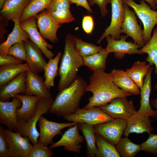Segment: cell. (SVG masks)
Returning a JSON list of instances; mask_svg holds the SVG:
<instances>
[{"instance_id": "cell-1", "label": "cell", "mask_w": 157, "mask_h": 157, "mask_svg": "<svg viewBox=\"0 0 157 157\" xmlns=\"http://www.w3.org/2000/svg\"><path fill=\"white\" fill-rule=\"evenodd\" d=\"M89 80L85 91L91 92L92 95L88 99L89 102L83 108L104 106L115 98L131 95L117 87L113 82L111 74L103 69L93 71Z\"/></svg>"}, {"instance_id": "cell-2", "label": "cell", "mask_w": 157, "mask_h": 157, "mask_svg": "<svg viewBox=\"0 0 157 157\" xmlns=\"http://www.w3.org/2000/svg\"><path fill=\"white\" fill-rule=\"evenodd\" d=\"M77 37L68 34L65 39V46L58 74L60 77L58 89L59 92L67 88L75 80L78 69L83 65V59L75 45Z\"/></svg>"}, {"instance_id": "cell-3", "label": "cell", "mask_w": 157, "mask_h": 157, "mask_svg": "<svg viewBox=\"0 0 157 157\" xmlns=\"http://www.w3.org/2000/svg\"><path fill=\"white\" fill-rule=\"evenodd\" d=\"M82 77L78 76L70 86L58 94L49 112L58 117H64L74 113L79 108L80 101L87 85Z\"/></svg>"}, {"instance_id": "cell-4", "label": "cell", "mask_w": 157, "mask_h": 157, "mask_svg": "<svg viewBox=\"0 0 157 157\" xmlns=\"http://www.w3.org/2000/svg\"><path fill=\"white\" fill-rule=\"evenodd\" d=\"M54 100L52 97H40L37 104L36 110L34 115L27 121H18V128L16 132L23 136L28 137L33 145L38 142L40 135L36 128L37 122L42 115L47 114Z\"/></svg>"}, {"instance_id": "cell-5", "label": "cell", "mask_w": 157, "mask_h": 157, "mask_svg": "<svg viewBox=\"0 0 157 157\" xmlns=\"http://www.w3.org/2000/svg\"><path fill=\"white\" fill-rule=\"evenodd\" d=\"M134 10L143 26V37L144 44L151 37L152 30L157 24V11L152 10L144 0H140L139 4L133 0H122Z\"/></svg>"}, {"instance_id": "cell-6", "label": "cell", "mask_w": 157, "mask_h": 157, "mask_svg": "<svg viewBox=\"0 0 157 157\" xmlns=\"http://www.w3.org/2000/svg\"><path fill=\"white\" fill-rule=\"evenodd\" d=\"M63 118L70 122L84 123L92 126L107 122L114 119L98 106L88 109L79 108L73 114L64 117Z\"/></svg>"}, {"instance_id": "cell-7", "label": "cell", "mask_w": 157, "mask_h": 157, "mask_svg": "<svg viewBox=\"0 0 157 157\" xmlns=\"http://www.w3.org/2000/svg\"><path fill=\"white\" fill-rule=\"evenodd\" d=\"M127 124L126 120L114 119L110 121L93 126L98 134L115 146L122 138Z\"/></svg>"}, {"instance_id": "cell-8", "label": "cell", "mask_w": 157, "mask_h": 157, "mask_svg": "<svg viewBox=\"0 0 157 157\" xmlns=\"http://www.w3.org/2000/svg\"><path fill=\"white\" fill-rule=\"evenodd\" d=\"M110 3L112 12L110 23L98 40V44L109 35L116 40L120 38L121 25L125 18L123 2L122 0H111Z\"/></svg>"}, {"instance_id": "cell-9", "label": "cell", "mask_w": 157, "mask_h": 157, "mask_svg": "<svg viewBox=\"0 0 157 157\" xmlns=\"http://www.w3.org/2000/svg\"><path fill=\"white\" fill-rule=\"evenodd\" d=\"M108 104L99 107L106 113L114 119L127 120L136 111L132 100L126 97L113 99Z\"/></svg>"}, {"instance_id": "cell-10", "label": "cell", "mask_w": 157, "mask_h": 157, "mask_svg": "<svg viewBox=\"0 0 157 157\" xmlns=\"http://www.w3.org/2000/svg\"><path fill=\"white\" fill-rule=\"evenodd\" d=\"M5 131L9 157H28L33 147L28 137L8 129H5Z\"/></svg>"}, {"instance_id": "cell-11", "label": "cell", "mask_w": 157, "mask_h": 157, "mask_svg": "<svg viewBox=\"0 0 157 157\" xmlns=\"http://www.w3.org/2000/svg\"><path fill=\"white\" fill-rule=\"evenodd\" d=\"M40 128V135L38 142L47 147L52 144V140L56 135L60 134L61 130L78 124L75 122L60 123L54 122L47 119L42 115L38 121Z\"/></svg>"}, {"instance_id": "cell-12", "label": "cell", "mask_w": 157, "mask_h": 157, "mask_svg": "<svg viewBox=\"0 0 157 157\" xmlns=\"http://www.w3.org/2000/svg\"><path fill=\"white\" fill-rule=\"evenodd\" d=\"M128 37L126 35H122L120 36L119 40H116L110 35L107 36L105 38L107 42L105 48L107 52L108 53L114 52L115 57L119 59L123 58L126 54H144L138 49L140 47L135 43H133L131 41H126Z\"/></svg>"}, {"instance_id": "cell-13", "label": "cell", "mask_w": 157, "mask_h": 157, "mask_svg": "<svg viewBox=\"0 0 157 157\" xmlns=\"http://www.w3.org/2000/svg\"><path fill=\"white\" fill-rule=\"evenodd\" d=\"M125 13V18L122 24L121 33L126 34L131 37L134 43L141 47L144 45L143 40V30L138 23L135 13L130 10L129 6L123 2Z\"/></svg>"}, {"instance_id": "cell-14", "label": "cell", "mask_w": 157, "mask_h": 157, "mask_svg": "<svg viewBox=\"0 0 157 157\" xmlns=\"http://www.w3.org/2000/svg\"><path fill=\"white\" fill-rule=\"evenodd\" d=\"M37 21L35 16L32 17L20 23V27L28 34L29 39L42 51L45 56L49 60L53 58V53L49 49L53 47L47 42L42 37L38 30Z\"/></svg>"}, {"instance_id": "cell-15", "label": "cell", "mask_w": 157, "mask_h": 157, "mask_svg": "<svg viewBox=\"0 0 157 157\" xmlns=\"http://www.w3.org/2000/svg\"><path fill=\"white\" fill-rule=\"evenodd\" d=\"M18 98H13L10 102L0 101V122L8 129L16 132L18 128V121L16 115L17 109L22 105Z\"/></svg>"}, {"instance_id": "cell-16", "label": "cell", "mask_w": 157, "mask_h": 157, "mask_svg": "<svg viewBox=\"0 0 157 157\" xmlns=\"http://www.w3.org/2000/svg\"><path fill=\"white\" fill-rule=\"evenodd\" d=\"M78 124L70 127L58 141L52 144L49 147L52 149L63 146L66 151L79 153L82 147L80 144L84 141V139L79 134Z\"/></svg>"}, {"instance_id": "cell-17", "label": "cell", "mask_w": 157, "mask_h": 157, "mask_svg": "<svg viewBox=\"0 0 157 157\" xmlns=\"http://www.w3.org/2000/svg\"><path fill=\"white\" fill-rule=\"evenodd\" d=\"M40 33L44 39L55 43L58 41L57 32L62 25L50 15L46 9L35 16Z\"/></svg>"}, {"instance_id": "cell-18", "label": "cell", "mask_w": 157, "mask_h": 157, "mask_svg": "<svg viewBox=\"0 0 157 157\" xmlns=\"http://www.w3.org/2000/svg\"><path fill=\"white\" fill-rule=\"evenodd\" d=\"M150 116L144 113L136 112L127 120L126 129L123 135L128 137L131 133H142L147 132L148 134L154 129L151 124L153 121Z\"/></svg>"}, {"instance_id": "cell-19", "label": "cell", "mask_w": 157, "mask_h": 157, "mask_svg": "<svg viewBox=\"0 0 157 157\" xmlns=\"http://www.w3.org/2000/svg\"><path fill=\"white\" fill-rule=\"evenodd\" d=\"M27 64L29 69L36 73L44 72L47 64L41 50L30 40L24 41Z\"/></svg>"}, {"instance_id": "cell-20", "label": "cell", "mask_w": 157, "mask_h": 157, "mask_svg": "<svg viewBox=\"0 0 157 157\" xmlns=\"http://www.w3.org/2000/svg\"><path fill=\"white\" fill-rule=\"evenodd\" d=\"M43 78L30 69L26 71L25 94L49 98L52 97L50 90L45 86Z\"/></svg>"}, {"instance_id": "cell-21", "label": "cell", "mask_w": 157, "mask_h": 157, "mask_svg": "<svg viewBox=\"0 0 157 157\" xmlns=\"http://www.w3.org/2000/svg\"><path fill=\"white\" fill-rule=\"evenodd\" d=\"M26 71L22 72L5 85L0 87V101H9L17 94H25Z\"/></svg>"}, {"instance_id": "cell-22", "label": "cell", "mask_w": 157, "mask_h": 157, "mask_svg": "<svg viewBox=\"0 0 157 157\" xmlns=\"http://www.w3.org/2000/svg\"><path fill=\"white\" fill-rule=\"evenodd\" d=\"M14 97L19 98L22 103L21 106L18 108L16 111L18 121H27L35 113L37 104L40 97L25 94H17L15 95Z\"/></svg>"}, {"instance_id": "cell-23", "label": "cell", "mask_w": 157, "mask_h": 157, "mask_svg": "<svg viewBox=\"0 0 157 157\" xmlns=\"http://www.w3.org/2000/svg\"><path fill=\"white\" fill-rule=\"evenodd\" d=\"M110 73L114 83L119 88L131 95L140 94V88L131 79L126 71L114 69Z\"/></svg>"}, {"instance_id": "cell-24", "label": "cell", "mask_w": 157, "mask_h": 157, "mask_svg": "<svg viewBox=\"0 0 157 157\" xmlns=\"http://www.w3.org/2000/svg\"><path fill=\"white\" fill-rule=\"evenodd\" d=\"M31 0H5L0 11L1 17L8 22L19 19L24 10Z\"/></svg>"}, {"instance_id": "cell-25", "label": "cell", "mask_w": 157, "mask_h": 157, "mask_svg": "<svg viewBox=\"0 0 157 157\" xmlns=\"http://www.w3.org/2000/svg\"><path fill=\"white\" fill-rule=\"evenodd\" d=\"M153 69V67H150L145 76L143 85L140 88L141 95L140 107L138 111L156 118L157 117V111L152 109L149 102L151 87V74Z\"/></svg>"}, {"instance_id": "cell-26", "label": "cell", "mask_w": 157, "mask_h": 157, "mask_svg": "<svg viewBox=\"0 0 157 157\" xmlns=\"http://www.w3.org/2000/svg\"><path fill=\"white\" fill-rule=\"evenodd\" d=\"M12 21L14 24L13 30L8 35L6 40L0 45V55H7L9 48L15 43L25 41L29 39L27 32L20 26L19 19Z\"/></svg>"}, {"instance_id": "cell-27", "label": "cell", "mask_w": 157, "mask_h": 157, "mask_svg": "<svg viewBox=\"0 0 157 157\" xmlns=\"http://www.w3.org/2000/svg\"><path fill=\"white\" fill-rule=\"evenodd\" d=\"M27 64H13L0 66V86H3L19 73L29 69Z\"/></svg>"}, {"instance_id": "cell-28", "label": "cell", "mask_w": 157, "mask_h": 157, "mask_svg": "<svg viewBox=\"0 0 157 157\" xmlns=\"http://www.w3.org/2000/svg\"><path fill=\"white\" fill-rule=\"evenodd\" d=\"M78 128L82 132L87 143V156L95 157L97 151L96 133L93 126L84 123H79Z\"/></svg>"}, {"instance_id": "cell-29", "label": "cell", "mask_w": 157, "mask_h": 157, "mask_svg": "<svg viewBox=\"0 0 157 157\" xmlns=\"http://www.w3.org/2000/svg\"><path fill=\"white\" fill-rule=\"evenodd\" d=\"M151 65L145 62L137 61L134 62L132 67L126 69L131 79L140 88L143 84L144 78L147 74Z\"/></svg>"}, {"instance_id": "cell-30", "label": "cell", "mask_w": 157, "mask_h": 157, "mask_svg": "<svg viewBox=\"0 0 157 157\" xmlns=\"http://www.w3.org/2000/svg\"><path fill=\"white\" fill-rule=\"evenodd\" d=\"M61 56V53L58 52L55 58L49 60L44 67V77L45 80L44 83L49 90L51 87L54 86V79L58 75V64Z\"/></svg>"}, {"instance_id": "cell-31", "label": "cell", "mask_w": 157, "mask_h": 157, "mask_svg": "<svg viewBox=\"0 0 157 157\" xmlns=\"http://www.w3.org/2000/svg\"><path fill=\"white\" fill-rule=\"evenodd\" d=\"M52 0H31L19 19L20 23L35 16L46 9Z\"/></svg>"}, {"instance_id": "cell-32", "label": "cell", "mask_w": 157, "mask_h": 157, "mask_svg": "<svg viewBox=\"0 0 157 157\" xmlns=\"http://www.w3.org/2000/svg\"><path fill=\"white\" fill-rule=\"evenodd\" d=\"M108 54L105 49L103 48L96 54L83 58V65L93 72L99 69L105 70Z\"/></svg>"}, {"instance_id": "cell-33", "label": "cell", "mask_w": 157, "mask_h": 157, "mask_svg": "<svg viewBox=\"0 0 157 157\" xmlns=\"http://www.w3.org/2000/svg\"><path fill=\"white\" fill-rule=\"evenodd\" d=\"M96 139L97 151L95 157H120L115 146L96 133Z\"/></svg>"}, {"instance_id": "cell-34", "label": "cell", "mask_w": 157, "mask_h": 157, "mask_svg": "<svg viewBox=\"0 0 157 157\" xmlns=\"http://www.w3.org/2000/svg\"><path fill=\"white\" fill-rule=\"evenodd\" d=\"M140 50L147 54L146 60L151 66L155 65V72L157 75V27L154 30L150 40Z\"/></svg>"}, {"instance_id": "cell-35", "label": "cell", "mask_w": 157, "mask_h": 157, "mask_svg": "<svg viewBox=\"0 0 157 157\" xmlns=\"http://www.w3.org/2000/svg\"><path fill=\"white\" fill-rule=\"evenodd\" d=\"M115 147L122 157H134L141 151V144L133 143L126 136L121 138Z\"/></svg>"}, {"instance_id": "cell-36", "label": "cell", "mask_w": 157, "mask_h": 157, "mask_svg": "<svg viewBox=\"0 0 157 157\" xmlns=\"http://www.w3.org/2000/svg\"><path fill=\"white\" fill-rule=\"evenodd\" d=\"M75 45L79 54L83 58L96 54L103 49L101 46H96L84 41L77 37L76 40Z\"/></svg>"}, {"instance_id": "cell-37", "label": "cell", "mask_w": 157, "mask_h": 157, "mask_svg": "<svg viewBox=\"0 0 157 157\" xmlns=\"http://www.w3.org/2000/svg\"><path fill=\"white\" fill-rule=\"evenodd\" d=\"M48 13L54 20L61 24L69 23L75 20L74 17L71 12L69 9L56 10Z\"/></svg>"}, {"instance_id": "cell-38", "label": "cell", "mask_w": 157, "mask_h": 157, "mask_svg": "<svg viewBox=\"0 0 157 157\" xmlns=\"http://www.w3.org/2000/svg\"><path fill=\"white\" fill-rule=\"evenodd\" d=\"M53 155L51 149L38 142L33 145L28 157H51Z\"/></svg>"}, {"instance_id": "cell-39", "label": "cell", "mask_w": 157, "mask_h": 157, "mask_svg": "<svg viewBox=\"0 0 157 157\" xmlns=\"http://www.w3.org/2000/svg\"><path fill=\"white\" fill-rule=\"evenodd\" d=\"M8 54L19 60L26 61V54L24 41L17 43L11 46L8 49Z\"/></svg>"}, {"instance_id": "cell-40", "label": "cell", "mask_w": 157, "mask_h": 157, "mask_svg": "<svg viewBox=\"0 0 157 157\" xmlns=\"http://www.w3.org/2000/svg\"><path fill=\"white\" fill-rule=\"evenodd\" d=\"M140 144L142 151L157 155V135L150 133L147 140Z\"/></svg>"}, {"instance_id": "cell-41", "label": "cell", "mask_w": 157, "mask_h": 157, "mask_svg": "<svg viewBox=\"0 0 157 157\" xmlns=\"http://www.w3.org/2000/svg\"><path fill=\"white\" fill-rule=\"evenodd\" d=\"M69 0H52L46 9L48 13L69 9Z\"/></svg>"}, {"instance_id": "cell-42", "label": "cell", "mask_w": 157, "mask_h": 157, "mask_svg": "<svg viewBox=\"0 0 157 157\" xmlns=\"http://www.w3.org/2000/svg\"><path fill=\"white\" fill-rule=\"evenodd\" d=\"M5 130L3 126H0V157H9Z\"/></svg>"}, {"instance_id": "cell-43", "label": "cell", "mask_w": 157, "mask_h": 157, "mask_svg": "<svg viewBox=\"0 0 157 157\" xmlns=\"http://www.w3.org/2000/svg\"><path fill=\"white\" fill-rule=\"evenodd\" d=\"M111 0H88V3L90 6H92L96 4L99 6L101 16L105 17L108 11L107 8L108 4L110 3Z\"/></svg>"}, {"instance_id": "cell-44", "label": "cell", "mask_w": 157, "mask_h": 157, "mask_svg": "<svg viewBox=\"0 0 157 157\" xmlns=\"http://www.w3.org/2000/svg\"><path fill=\"white\" fill-rule=\"evenodd\" d=\"M94 26L92 17L90 15L84 16L82 22V27L84 31L87 34H90L93 31Z\"/></svg>"}, {"instance_id": "cell-45", "label": "cell", "mask_w": 157, "mask_h": 157, "mask_svg": "<svg viewBox=\"0 0 157 157\" xmlns=\"http://www.w3.org/2000/svg\"><path fill=\"white\" fill-rule=\"evenodd\" d=\"M23 61L8 54L0 55V66L13 64H22Z\"/></svg>"}, {"instance_id": "cell-46", "label": "cell", "mask_w": 157, "mask_h": 157, "mask_svg": "<svg viewBox=\"0 0 157 157\" xmlns=\"http://www.w3.org/2000/svg\"><path fill=\"white\" fill-rule=\"evenodd\" d=\"M70 4H75L77 6H81L86 9L88 13L93 12L88 4L87 0H69Z\"/></svg>"}, {"instance_id": "cell-47", "label": "cell", "mask_w": 157, "mask_h": 157, "mask_svg": "<svg viewBox=\"0 0 157 157\" xmlns=\"http://www.w3.org/2000/svg\"><path fill=\"white\" fill-rule=\"evenodd\" d=\"M0 42L1 43L4 39V36L5 33L7 32L6 28L8 25V22L5 20L2 17H0Z\"/></svg>"}, {"instance_id": "cell-48", "label": "cell", "mask_w": 157, "mask_h": 157, "mask_svg": "<svg viewBox=\"0 0 157 157\" xmlns=\"http://www.w3.org/2000/svg\"><path fill=\"white\" fill-rule=\"evenodd\" d=\"M149 3L153 10H155L157 9V5L156 3L155 0H144Z\"/></svg>"}, {"instance_id": "cell-49", "label": "cell", "mask_w": 157, "mask_h": 157, "mask_svg": "<svg viewBox=\"0 0 157 157\" xmlns=\"http://www.w3.org/2000/svg\"><path fill=\"white\" fill-rule=\"evenodd\" d=\"M154 88L157 90V83L155 85ZM151 103L155 108H157V99L151 100Z\"/></svg>"}, {"instance_id": "cell-50", "label": "cell", "mask_w": 157, "mask_h": 157, "mask_svg": "<svg viewBox=\"0 0 157 157\" xmlns=\"http://www.w3.org/2000/svg\"><path fill=\"white\" fill-rule=\"evenodd\" d=\"M5 0H0V8L1 9L3 6V3Z\"/></svg>"}, {"instance_id": "cell-51", "label": "cell", "mask_w": 157, "mask_h": 157, "mask_svg": "<svg viewBox=\"0 0 157 157\" xmlns=\"http://www.w3.org/2000/svg\"><path fill=\"white\" fill-rule=\"evenodd\" d=\"M155 2L156 3L157 5V0H155Z\"/></svg>"}]
</instances>
